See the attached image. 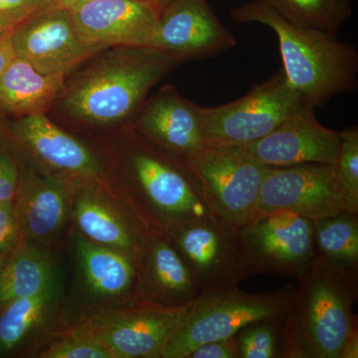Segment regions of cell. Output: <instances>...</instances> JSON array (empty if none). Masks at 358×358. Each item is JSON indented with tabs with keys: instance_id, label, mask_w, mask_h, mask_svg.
Instances as JSON below:
<instances>
[{
	"instance_id": "cell-3",
	"label": "cell",
	"mask_w": 358,
	"mask_h": 358,
	"mask_svg": "<svg viewBox=\"0 0 358 358\" xmlns=\"http://www.w3.org/2000/svg\"><path fill=\"white\" fill-rule=\"evenodd\" d=\"M154 47H115L63 89V108L78 121L99 126L124 121L148 92L181 64Z\"/></svg>"
},
{
	"instance_id": "cell-10",
	"label": "cell",
	"mask_w": 358,
	"mask_h": 358,
	"mask_svg": "<svg viewBox=\"0 0 358 358\" xmlns=\"http://www.w3.org/2000/svg\"><path fill=\"white\" fill-rule=\"evenodd\" d=\"M223 148L266 167L310 162L336 166L341 138L338 131L320 124L313 108L305 105L260 140Z\"/></svg>"
},
{
	"instance_id": "cell-22",
	"label": "cell",
	"mask_w": 358,
	"mask_h": 358,
	"mask_svg": "<svg viewBox=\"0 0 358 358\" xmlns=\"http://www.w3.org/2000/svg\"><path fill=\"white\" fill-rule=\"evenodd\" d=\"M64 87V75L44 74L16 56L0 77V110L21 117L44 114Z\"/></svg>"
},
{
	"instance_id": "cell-1",
	"label": "cell",
	"mask_w": 358,
	"mask_h": 358,
	"mask_svg": "<svg viewBox=\"0 0 358 358\" xmlns=\"http://www.w3.org/2000/svg\"><path fill=\"white\" fill-rule=\"evenodd\" d=\"M285 317V358H343L358 336V268L313 257Z\"/></svg>"
},
{
	"instance_id": "cell-28",
	"label": "cell",
	"mask_w": 358,
	"mask_h": 358,
	"mask_svg": "<svg viewBox=\"0 0 358 358\" xmlns=\"http://www.w3.org/2000/svg\"><path fill=\"white\" fill-rule=\"evenodd\" d=\"M42 358H115L86 324L53 341L40 353Z\"/></svg>"
},
{
	"instance_id": "cell-16",
	"label": "cell",
	"mask_w": 358,
	"mask_h": 358,
	"mask_svg": "<svg viewBox=\"0 0 358 358\" xmlns=\"http://www.w3.org/2000/svg\"><path fill=\"white\" fill-rule=\"evenodd\" d=\"M134 128L162 152L183 162L204 147L201 107L164 86L141 103Z\"/></svg>"
},
{
	"instance_id": "cell-13",
	"label": "cell",
	"mask_w": 358,
	"mask_h": 358,
	"mask_svg": "<svg viewBox=\"0 0 358 358\" xmlns=\"http://www.w3.org/2000/svg\"><path fill=\"white\" fill-rule=\"evenodd\" d=\"M16 56L39 72L64 75L82 64L102 47L85 43L73 24L69 9L54 7L33 16L13 32Z\"/></svg>"
},
{
	"instance_id": "cell-8",
	"label": "cell",
	"mask_w": 358,
	"mask_h": 358,
	"mask_svg": "<svg viewBox=\"0 0 358 358\" xmlns=\"http://www.w3.org/2000/svg\"><path fill=\"white\" fill-rule=\"evenodd\" d=\"M348 211V194L334 164L268 167L261 183L255 218L291 212L313 222Z\"/></svg>"
},
{
	"instance_id": "cell-18",
	"label": "cell",
	"mask_w": 358,
	"mask_h": 358,
	"mask_svg": "<svg viewBox=\"0 0 358 358\" xmlns=\"http://www.w3.org/2000/svg\"><path fill=\"white\" fill-rule=\"evenodd\" d=\"M15 140L45 167L79 180H96L102 166L95 155L43 114L23 115L14 122Z\"/></svg>"
},
{
	"instance_id": "cell-12",
	"label": "cell",
	"mask_w": 358,
	"mask_h": 358,
	"mask_svg": "<svg viewBox=\"0 0 358 358\" xmlns=\"http://www.w3.org/2000/svg\"><path fill=\"white\" fill-rule=\"evenodd\" d=\"M236 230L221 219L210 217L185 224L166 237L189 268L199 294L244 281Z\"/></svg>"
},
{
	"instance_id": "cell-9",
	"label": "cell",
	"mask_w": 358,
	"mask_h": 358,
	"mask_svg": "<svg viewBox=\"0 0 358 358\" xmlns=\"http://www.w3.org/2000/svg\"><path fill=\"white\" fill-rule=\"evenodd\" d=\"M212 212L234 229L254 220L261 183L268 167L227 148L206 147L183 162Z\"/></svg>"
},
{
	"instance_id": "cell-7",
	"label": "cell",
	"mask_w": 358,
	"mask_h": 358,
	"mask_svg": "<svg viewBox=\"0 0 358 358\" xmlns=\"http://www.w3.org/2000/svg\"><path fill=\"white\" fill-rule=\"evenodd\" d=\"M237 254L245 279L274 274L299 278L315 255L313 221L291 212L254 219L236 230Z\"/></svg>"
},
{
	"instance_id": "cell-25",
	"label": "cell",
	"mask_w": 358,
	"mask_h": 358,
	"mask_svg": "<svg viewBox=\"0 0 358 358\" xmlns=\"http://www.w3.org/2000/svg\"><path fill=\"white\" fill-rule=\"evenodd\" d=\"M301 27L315 28L338 36L339 28L352 14V0H252Z\"/></svg>"
},
{
	"instance_id": "cell-20",
	"label": "cell",
	"mask_w": 358,
	"mask_h": 358,
	"mask_svg": "<svg viewBox=\"0 0 358 358\" xmlns=\"http://www.w3.org/2000/svg\"><path fill=\"white\" fill-rule=\"evenodd\" d=\"M81 187L75 197L73 216L83 236L138 261L150 234L129 223L93 188Z\"/></svg>"
},
{
	"instance_id": "cell-21",
	"label": "cell",
	"mask_w": 358,
	"mask_h": 358,
	"mask_svg": "<svg viewBox=\"0 0 358 358\" xmlns=\"http://www.w3.org/2000/svg\"><path fill=\"white\" fill-rule=\"evenodd\" d=\"M76 252L85 284L102 298H124L134 291L138 261L128 254L93 243L80 235Z\"/></svg>"
},
{
	"instance_id": "cell-23",
	"label": "cell",
	"mask_w": 358,
	"mask_h": 358,
	"mask_svg": "<svg viewBox=\"0 0 358 358\" xmlns=\"http://www.w3.org/2000/svg\"><path fill=\"white\" fill-rule=\"evenodd\" d=\"M57 275L48 253L20 239L0 273V306L44 291Z\"/></svg>"
},
{
	"instance_id": "cell-30",
	"label": "cell",
	"mask_w": 358,
	"mask_h": 358,
	"mask_svg": "<svg viewBox=\"0 0 358 358\" xmlns=\"http://www.w3.org/2000/svg\"><path fill=\"white\" fill-rule=\"evenodd\" d=\"M21 239L13 201L0 203V252H11Z\"/></svg>"
},
{
	"instance_id": "cell-37",
	"label": "cell",
	"mask_w": 358,
	"mask_h": 358,
	"mask_svg": "<svg viewBox=\"0 0 358 358\" xmlns=\"http://www.w3.org/2000/svg\"><path fill=\"white\" fill-rule=\"evenodd\" d=\"M10 252H0V273H1L2 268H3L4 263L6 259L8 258Z\"/></svg>"
},
{
	"instance_id": "cell-6",
	"label": "cell",
	"mask_w": 358,
	"mask_h": 358,
	"mask_svg": "<svg viewBox=\"0 0 358 358\" xmlns=\"http://www.w3.org/2000/svg\"><path fill=\"white\" fill-rule=\"evenodd\" d=\"M305 105L281 69L236 101L201 107L204 145L233 147L260 140Z\"/></svg>"
},
{
	"instance_id": "cell-4",
	"label": "cell",
	"mask_w": 358,
	"mask_h": 358,
	"mask_svg": "<svg viewBox=\"0 0 358 358\" xmlns=\"http://www.w3.org/2000/svg\"><path fill=\"white\" fill-rule=\"evenodd\" d=\"M294 289L289 284L270 293L250 294L236 286L200 293L185 308L159 358H187L197 346L229 338L250 322L286 317Z\"/></svg>"
},
{
	"instance_id": "cell-26",
	"label": "cell",
	"mask_w": 358,
	"mask_h": 358,
	"mask_svg": "<svg viewBox=\"0 0 358 358\" xmlns=\"http://www.w3.org/2000/svg\"><path fill=\"white\" fill-rule=\"evenodd\" d=\"M313 243L317 255L358 268V213L345 211L313 222Z\"/></svg>"
},
{
	"instance_id": "cell-15",
	"label": "cell",
	"mask_w": 358,
	"mask_h": 358,
	"mask_svg": "<svg viewBox=\"0 0 358 358\" xmlns=\"http://www.w3.org/2000/svg\"><path fill=\"white\" fill-rule=\"evenodd\" d=\"M236 45L207 0H174L160 13L155 48L181 62L215 57Z\"/></svg>"
},
{
	"instance_id": "cell-35",
	"label": "cell",
	"mask_w": 358,
	"mask_h": 358,
	"mask_svg": "<svg viewBox=\"0 0 358 358\" xmlns=\"http://www.w3.org/2000/svg\"><path fill=\"white\" fill-rule=\"evenodd\" d=\"M24 20L18 17V16L13 15L6 13L0 11V38L7 33L13 31L18 25L24 22Z\"/></svg>"
},
{
	"instance_id": "cell-27",
	"label": "cell",
	"mask_w": 358,
	"mask_h": 358,
	"mask_svg": "<svg viewBox=\"0 0 358 358\" xmlns=\"http://www.w3.org/2000/svg\"><path fill=\"white\" fill-rule=\"evenodd\" d=\"M239 358H285V317L250 322L234 334Z\"/></svg>"
},
{
	"instance_id": "cell-36",
	"label": "cell",
	"mask_w": 358,
	"mask_h": 358,
	"mask_svg": "<svg viewBox=\"0 0 358 358\" xmlns=\"http://www.w3.org/2000/svg\"><path fill=\"white\" fill-rule=\"evenodd\" d=\"M86 1H89V0H59V3H60L63 7H65V8L70 9ZM155 1L159 2L157 0H155Z\"/></svg>"
},
{
	"instance_id": "cell-24",
	"label": "cell",
	"mask_w": 358,
	"mask_h": 358,
	"mask_svg": "<svg viewBox=\"0 0 358 358\" xmlns=\"http://www.w3.org/2000/svg\"><path fill=\"white\" fill-rule=\"evenodd\" d=\"M59 280L44 291L7 303L0 315V350L9 352L43 326L57 308Z\"/></svg>"
},
{
	"instance_id": "cell-14",
	"label": "cell",
	"mask_w": 358,
	"mask_h": 358,
	"mask_svg": "<svg viewBox=\"0 0 358 358\" xmlns=\"http://www.w3.org/2000/svg\"><path fill=\"white\" fill-rule=\"evenodd\" d=\"M186 307L134 305L103 310L94 315L86 326L115 358H159Z\"/></svg>"
},
{
	"instance_id": "cell-11",
	"label": "cell",
	"mask_w": 358,
	"mask_h": 358,
	"mask_svg": "<svg viewBox=\"0 0 358 358\" xmlns=\"http://www.w3.org/2000/svg\"><path fill=\"white\" fill-rule=\"evenodd\" d=\"M162 10L155 0H89L69 9L80 38L103 49L155 48Z\"/></svg>"
},
{
	"instance_id": "cell-19",
	"label": "cell",
	"mask_w": 358,
	"mask_h": 358,
	"mask_svg": "<svg viewBox=\"0 0 358 358\" xmlns=\"http://www.w3.org/2000/svg\"><path fill=\"white\" fill-rule=\"evenodd\" d=\"M73 186L59 176H28L18 185L15 212L21 237L49 241L67 221Z\"/></svg>"
},
{
	"instance_id": "cell-2",
	"label": "cell",
	"mask_w": 358,
	"mask_h": 358,
	"mask_svg": "<svg viewBox=\"0 0 358 358\" xmlns=\"http://www.w3.org/2000/svg\"><path fill=\"white\" fill-rule=\"evenodd\" d=\"M230 18L259 23L275 32L285 76L306 105L315 110L334 96L357 90L358 52L352 45L322 30L292 24L274 9L252 0L233 9Z\"/></svg>"
},
{
	"instance_id": "cell-38",
	"label": "cell",
	"mask_w": 358,
	"mask_h": 358,
	"mask_svg": "<svg viewBox=\"0 0 358 358\" xmlns=\"http://www.w3.org/2000/svg\"><path fill=\"white\" fill-rule=\"evenodd\" d=\"M157 1L159 2L160 6H162V9H164V7L169 6V4L173 2L174 0H157Z\"/></svg>"
},
{
	"instance_id": "cell-34",
	"label": "cell",
	"mask_w": 358,
	"mask_h": 358,
	"mask_svg": "<svg viewBox=\"0 0 358 358\" xmlns=\"http://www.w3.org/2000/svg\"><path fill=\"white\" fill-rule=\"evenodd\" d=\"M13 32L7 33L0 38V77L6 72L13 59L16 57L13 41Z\"/></svg>"
},
{
	"instance_id": "cell-31",
	"label": "cell",
	"mask_w": 358,
	"mask_h": 358,
	"mask_svg": "<svg viewBox=\"0 0 358 358\" xmlns=\"http://www.w3.org/2000/svg\"><path fill=\"white\" fill-rule=\"evenodd\" d=\"M59 6V0H0V11L24 20Z\"/></svg>"
},
{
	"instance_id": "cell-33",
	"label": "cell",
	"mask_w": 358,
	"mask_h": 358,
	"mask_svg": "<svg viewBox=\"0 0 358 358\" xmlns=\"http://www.w3.org/2000/svg\"><path fill=\"white\" fill-rule=\"evenodd\" d=\"M18 185L20 179L15 164L0 152V203L13 201Z\"/></svg>"
},
{
	"instance_id": "cell-17",
	"label": "cell",
	"mask_w": 358,
	"mask_h": 358,
	"mask_svg": "<svg viewBox=\"0 0 358 358\" xmlns=\"http://www.w3.org/2000/svg\"><path fill=\"white\" fill-rule=\"evenodd\" d=\"M136 305L183 308L199 294L183 259L166 237L150 234L138 261Z\"/></svg>"
},
{
	"instance_id": "cell-32",
	"label": "cell",
	"mask_w": 358,
	"mask_h": 358,
	"mask_svg": "<svg viewBox=\"0 0 358 358\" xmlns=\"http://www.w3.org/2000/svg\"><path fill=\"white\" fill-rule=\"evenodd\" d=\"M187 358H239L234 336L197 346Z\"/></svg>"
},
{
	"instance_id": "cell-29",
	"label": "cell",
	"mask_w": 358,
	"mask_h": 358,
	"mask_svg": "<svg viewBox=\"0 0 358 358\" xmlns=\"http://www.w3.org/2000/svg\"><path fill=\"white\" fill-rule=\"evenodd\" d=\"M338 133L341 148L336 167L348 194V212L358 213V129L350 127Z\"/></svg>"
},
{
	"instance_id": "cell-5",
	"label": "cell",
	"mask_w": 358,
	"mask_h": 358,
	"mask_svg": "<svg viewBox=\"0 0 358 358\" xmlns=\"http://www.w3.org/2000/svg\"><path fill=\"white\" fill-rule=\"evenodd\" d=\"M143 141L131 152L129 162L152 234L167 237L185 224L218 218L185 164Z\"/></svg>"
}]
</instances>
